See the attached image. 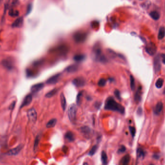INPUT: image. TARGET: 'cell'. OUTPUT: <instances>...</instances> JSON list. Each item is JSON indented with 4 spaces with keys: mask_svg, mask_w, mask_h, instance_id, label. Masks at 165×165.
<instances>
[{
    "mask_svg": "<svg viewBox=\"0 0 165 165\" xmlns=\"http://www.w3.org/2000/svg\"><path fill=\"white\" fill-rule=\"evenodd\" d=\"M65 139L69 142H73L75 140V137L74 134L71 131L67 132L65 135Z\"/></svg>",
    "mask_w": 165,
    "mask_h": 165,
    "instance_id": "18",
    "label": "cell"
},
{
    "mask_svg": "<svg viewBox=\"0 0 165 165\" xmlns=\"http://www.w3.org/2000/svg\"><path fill=\"white\" fill-rule=\"evenodd\" d=\"M81 133L86 137H90L92 134V130L88 127H83L80 129Z\"/></svg>",
    "mask_w": 165,
    "mask_h": 165,
    "instance_id": "12",
    "label": "cell"
},
{
    "mask_svg": "<svg viewBox=\"0 0 165 165\" xmlns=\"http://www.w3.org/2000/svg\"><path fill=\"white\" fill-rule=\"evenodd\" d=\"M137 114L139 115H142L143 114V109L142 107H139L137 110Z\"/></svg>",
    "mask_w": 165,
    "mask_h": 165,
    "instance_id": "38",
    "label": "cell"
},
{
    "mask_svg": "<svg viewBox=\"0 0 165 165\" xmlns=\"http://www.w3.org/2000/svg\"><path fill=\"white\" fill-rule=\"evenodd\" d=\"M130 161V157L129 155H127L123 157L121 159L119 165H129Z\"/></svg>",
    "mask_w": 165,
    "mask_h": 165,
    "instance_id": "17",
    "label": "cell"
},
{
    "mask_svg": "<svg viewBox=\"0 0 165 165\" xmlns=\"http://www.w3.org/2000/svg\"><path fill=\"white\" fill-rule=\"evenodd\" d=\"M161 57H162V62H163V64H165V54H162L161 55Z\"/></svg>",
    "mask_w": 165,
    "mask_h": 165,
    "instance_id": "41",
    "label": "cell"
},
{
    "mask_svg": "<svg viewBox=\"0 0 165 165\" xmlns=\"http://www.w3.org/2000/svg\"><path fill=\"white\" fill-rule=\"evenodd\" d=\"M27 117L29 121L31 122H35L37 119V113L34 108H30L27 111Z\"/></svg>",
    "mask_w": 165,
    "mask_h": 165,
    "instance_id": "7",
    "label": "cell"
},
{
    "mask_svg": "<svg viewBox=\"0 0 165 165\" xmlns=\"http://www.w3.org/2000/svg\"><path fill=\"white\" fill-rule=\"evenodd\" d=\"M104 108L106 110L117 112L121 114L125 113V108L117 103L112 97H109L105 101Z\"/></svg>",
    "mask_w": 165,
    "mask_h": 165,
    "instance_id": "1",
    "label": "cell"
},
{
    "mask_svg": "<svg viewBox=\"0 0 165 165\" xmlns=\"http://www.w3.org/2000/svg\"><path fill=\"white\" fill-rule=\"evenodd\" d=\"M106 81L105 79H101L98 82V85H99V86H101V87L104 86L106 84Z\"/></svg>",
    "mask_w": 165,
    "mask_h": 165,
    "instance_id": "34",
    "label": "cell"
},
{
    "mask_svg": "<svg viewBox=\"0 0 165 165\" xmlns=\"http://www.w3.org/2000/svg\"><path fill=\"white\" fill-rule=\"evenodd\" d=\"M57 122V120L56 119H52L50 120L46 124V127L47 128H54Z\"/></svg>",
    "mask_w": 165,
    "mask_h": 165,
    "instance_id": "25",
    "label": "cell"
},
{
    "mask_svg": "<svg viewBox=\"0 0 165 165\" xmlns=\"http://www.w3.org/2000/svg\"><path fill=\"white\" fill-rule=\"evenodd\" d=\"M130 88L132 91L135 89V81L134 77L131 75L130 76Z\"/></svg>",
    "mask_w": 165,
    "mask_h": 165,
    "instance_id": "29",
    "label": "cell"
},
{
    "mask_svg": "<svg viewBox=\"0 0 165 165\" xmlns=\"http://www.w3.org/2000/svg\"><path fill=\"white\" fill-rule=\"evenodd\" d=\"M73 84L76 87H82L86 84V81L83 77H78L72 81Z\"/></svg>",
    "mask_w": 165,
    "mask_h": 165,
    "instance_id": "8",
    "label": "cell"
},
{
    "mask_svg": "<svg viewBox=\"0 0 165 165\" xmlns=\"http://www.w3.org/2000/svg\"><path fill=\"white\" fill-rule=\"evenodd\" d=\"M60 75L61 74L60 73H58L52 76L47 80L46 83L49 85H54L56 84L59 80Z\"/></svg>",
    "mask_w": 165,
    "mask_h": 165,
    "instance_id": "10",
    "label": "cell"
},
{
    "mask_svg": "<svg viewBox=\"0 0 165 165\" xmlns=\"http://www.w3.org/2000/svg\"><path fill=\"white\" fill-rule=\"evenodd\" d=\"M77 107L75 104H72L68 109V116L71 121L74 120L77 113Z\"/></svg>",
    "mask_w": 165,
    "mask_h": 165,
    "instance_id": "4",
    "label": "cell"
},
{
    "mask_svg": "<svg viewBox=\"0 0 165 165\" xmlns=\"http://www.w3.org/2000/svg\"><path fill=\"white\" fill-rule=\"evenodd\" d=\"M101 159L103 165H107L108 163V157L105 151H102L101 152Z\"/></svg>",
    "mask_w": 165,
    "mask_h": 165,
    "instance_id": "20",
    "label": "cell"
},
{
    "mask_svg": "<svg viewBox=\"0 0 165 165\" xmlns=\"http://www.w3.org/2000/svg\"><path fill=\"white\" fill-rule=\"evenodd\" d=\"M163 109V104L162 102H158L154 109V112L155 115H158L160 114Z\"/></svg>",
    "mask_w": 165,
    "mask_h": 165,
    "instance_id": "15",
    "label": "cell"
},
{
    "mask_svg": "<svg viewBox=\"0 0 165 165\" xmlns=\"http://www.w3.org/2000/svg\"><path fill=\"white\" fill-rule=\"evenodd\" d=\"M164 81L162 78H159L158 79L155 83V86L158 89H160L162 88V87L163 86Z\"/></svg>",
    "mask_w": 165,
    "mask_h": 165,
    "instance_id": "26",
    "label": "cell"
},
{
    "mask_svg": "<svg viewBox=\"0 0 165 165\" xmlns=\"http://www.w3.org/2000/svg\"><path fill=\"white\" fill-rule=\"evenodd\" d=\"M153 65L154 71L156 73H158L160 71L161 68V63L159 55H157L154 58Z\"/></svg>",
    "mask_w": 165,
    "mask_h": 165,
    "instance_id": "6",
    "label": "cell"
},
{
    "mask_svg": "<svg viewBox=\"0 0 165 165\" xmlns=\"http://www.w3.org/2000/svg\"><path fill=\"white\" fill-rule=\"evenodd\" d=\"M93 56L94 59L100 61L101 62H105L106 61V59L104 55L102 54V51L101 48L98 46L97 47H95L93 51Z\"/></svg>",
    "mask_w": 165,
    "mask_h": 165,
    "instance_id": "2",
    "label": "cell"
},
{
    "mask_svg": "<svg viewBox=\"0 0 165 165\" xmlns=\"http://www.w3.org/2000/svg\"><path fill=\"white\" fill-rule=\"evenodd\" d=\"M58 90V88H54V89L51 90L50 91H49L47 93H46V94L45 95V97L48 98H50L52 97H53L54 95H55L57 93Z\"/></svg>",
    "mask_w": 165,
    "mask_h": 165,
    "instance_id": "24",
    "label": "cell"
},
{
    "mask_svg": "<svg viewBox=\"0 0 165 165\" xmlns=\"http://www.w3.org/2000/svg\"><path fill=\"white\" fill-rule=\"evenodd\" d=\"M40 137L39 135H38L36 137V138L35 139V141H34V151H36L38 148V144L40 142Z\"/></svg>",
    "mask_w": 165,
    "mask_h": 165,
    "instance_id": "31",
    "label": "cell"
},
{
    "mask_svg": "<svg viewBox=\"0 0 165 165\" xmlns=\"http://www.w3.org/2000/svg\"><path fill=\"white\" fill-rule=\"evenodd\" d=\"M115 96L119 100H121V96H120V93L118 90H116L115 91Z\"/></svg>",
    "mask_w": 165,
    "mask_h": 165,
    "instance_id": "37",
    "label": "cell"
},
{
    "mask_svg": "<svg viewBox=\"0 0 165 165\" xmlns=\"http://www.w3.org/2000/svg\"><path fill=\"white\" fill-rule=\"evenodd\" d=\"M145 49L146 53L151 56L155 55L157 51V46L155 43H150L147 44Z\"/></svg>",
    "mask_w": 165,
    "mask_h": 165,
    "instance_id": "5",
    "label": "cell"
},
{
    "mask_svg": "<svg viewBox=\"0 0 165 165\" xmlns=\"http://www.w3.org/2000/svg\"><path fill=\"white\" fill-rule=\"evenodd\" d=\"M126 148L125 146H124V145H122V146H121L118 149V152H118V153L119 154H122V153H124V152L126 151Z\"/></svg>",
    "mask_w": 165,
    "mask_h": 165,
    "instance_id": "35",
    "label": "cell"
},
{
    "mask_svg": "<svg viewBox=\"0 0 165 165\" xmlns=\"http://www.w3.org/2000/svg\"><path fill=\"white\" fill-rule=\"evenodd\" d=\"M15 102L14 101V102H13V103L10 105V109H11V110L13 109L14 108V106H15Z\"/></svg>",
    "mask_w": 165,
    "mask_h": 165,
    "instance_id": "42",
    "label": "cell"
},
{
    "mask_svg": "<svg viewBox=\"0 0 165 165\" xmlns=\"http://www.w3.org/2000/svg\"><path fill=\"white\" fill-rule=\"evenodd\" d=\"M60 103L61 105V107L63 110L65 111L66 108V98L65 97L64 94L63 93H61L60 96Z\"/></svg>",
    "mask_w": 165,
    "mask_h": 165,
    "instance_id": "19",
    "label": "cell"
},
{
    "mask_svg": "<svg viewBox=\"0 0 165 165\" xmlns=\"http://www.w3.org/2000/svg\"><path fill=\"white\" fill-rule=\"evenodd\" d=\"M31 7H32L31 5V4H29L28 6V9L27 10V14H29L30 13V12L31 11Z\"/></svg>",
    "mask_w": 165,
    "mask_h": 165,
    "instance_id": "40",
    "label": "cell"
},
{
    "mask_svg": "<svg viewBox=\"0 0 165 165\" xmlns=\"http://www.w3.org/2000/svg\"><path fill=\"white\" fill-rule=\"evenodd\" d=\"M77 70H78V66L76 65H72V66L68 67L66 69V71L68 72L72 73V72H76Z\"/></svg>",
    "mask_w": 165,
    "mask_h": 165,
    "instance_id": "27",
    "label": "cell"
},
{
    "mask_svg": "<svg viewBox=\"0 0 165 165\" xmlns=\"http://www.w3.org/2000/svg\"><path fill=\"white\" fill-rule=\"evenodd\" d=\"M87 35L86 33L82 31H78L74 33L73 36L74 41L77 43H82L86 40Z\"/></svg>",
    "mask_w": 165,
    "mask_h": 165,
    "instance_id": "3",
    "label": "cell"
},
{
    "mask_svg": "<svg viewBox=\"0 0 165 165\" xmlns=\"http://www.w3.org/2000/svg\"><path fill=\"white\" fill-rule=\"evenodd\" d=\"M83 165H88V164L87 163V162H85V163H84V164H83Z\"/></svg>",
    "mask_w": 165,
    "mask_h": 165,
    "instance_id": "43",
    "label": "cell"
},
{
    "mask_svg": "<svg viewBox=\"0 0 165 165\" xmlns=\"http://www.w3.org/2000/svg\"><path fill=\"white\" fill-rule=\"evenodd\" d=\"M150 16L155 20H158L160 17V14L156 11L151 12L150 13Z\"/></svg>",
    "mask_w": 165,
    "mask_h": 165,
    "instance_id": "22",
    "label": "cell"
},
{
    "mask_svg": "<svg viewBox=\"0 0 165 165\" xmlns=\"http://www.w3.org/2000/svg\"><path fill=\"white\" fill-rule=\"evenodd\" d=\"M144 155V153H143V151L142 150H141V149H139L138 150V155L140 157V156H143Z\"/></svg>",
    "mask_w": 165,
    "mask_h": 165,
    "instance_id": "39",
    "label": "cell"
},
{
    "mask_svg": "<svg viewBox=\"0 0 165 165\" xmlns=\"http://www.w3.org/2000/svg\"><path fill=\"white\" fill-rule=\"evenodd\" d=\"M43 86L44 84L43 83H38L31 86L30 90L32 92L36 93L40 91L43 88Z\"/></svg>",
    "mask_w": 165,
    "mask_h": 165,
    "instance_id": "14",
    "label": "cell"
},
{
    "mask_svg": "<svg viewBox=\"0 0 165 165\" xmlns=\"http://www.w3.org/2000/svg\"></svg>",
    "mask_w": 165,
    "mask_h": 165,
    "instance_id": "44",
    "label": "cell"
},
{
    "mask_svg": "<svg viewBox=\"0 0 165 165\" xmlns=\"http://www.w3.org/2000/svg\"><path fill=\"white\" fill-rule=\"evenodd\" d=\"M129 131L132 137L135 136L136 134V129L133 127H129Z\"/></svg>",
    "mask_w": 165,
    "mask_h": 165,
    "instance_id": "33",
    "label": "cell"
},
{
    "mask_svg": "<svg viewBox=\"0 0 165 165\" xmlns=\"http://www.w3.org/2000/svg\"><path fill=\"white\" fill-rule=\"evenodd\" d=\"M19 14V12L18 10H15L14 9H11L9 10V14L10 16H12V17H16L18 16V15Z\"/></svg>",
    "mask_w": 165,
    "mask_h": 165,
    "instance_id": "28",
    "label": "cell"
},
{
    "mask_svg": "<svg viewBox=\"0 0 165 165\" xmlns=\"http://www.w3.org/2000/svg\"><path fill=\"white\" fill-rule=\"evenodd\" d=\"M23 24V18L22 17H18L16 20H15L12 24V27L14 28H20L21 27Z\"/></svg>",
    "mask_w": 165,
    "mask_h": 165,
    "instance_id": "16",
    "label": "cell"
},
{
    "mask_svg": "<svg viewBox=\"0 0 165 165\" xmlns=\"http://www.w3.org/2000/svg\"><path fill=\"white\" fill-rule=\"evenodd\" d=\"M32 100V97L31 94H29L27 95L22 102L20 108H23L25 106H27L30 104Z\"/></svg>",
    "mask_w": 165,
    "mask_h": 165,
    "instance_id": "11",
    "label": "cell"
},
{
    "mask_svg": "<svg viewBox=\"0 0 165 165\" xmlns=\"http://www.w3.org/2000/svg\"><path fill=\"white\" fill-rule=\"evenodd\" d=\"M141 90H142L141 87L138 88V89L135 93V97H134V100L136 102H138V101L139 102L141 99Z\"/></svg>",
    "mask_w": 165,
    "mask_h": 165,
    "instance_id": "23",
    "label": "cell"
},
{
    "mask_svg": "<svg viewBox=\"0 0 165 165\" xmlns=\"http://www.w3.org/2000/svg\"><path fill=\"white\" fill-rule=\"evenodd\" d=\"M98 149V146L97 145H94L93 147L91 148L90 151H89L88 155L90 156H92L95 155V154L96 153Z\"/></svg>",
    "mask_w": 165,
    "mask_h": 165,
    "instance_id": "32",
    "label": "cell"
},
{
    "mask_svg": "<svg viewBox=\"0 0 165 165\" xmlns=\"http://www.w3.org/2000/svg\"><path fill=\"white\" fill-rule=\"evenodd\" d=\"M22 146L21 145L17 146L7 152V155L8 156H15L18 155L21 150Z\"/></svg>",
    "mask_w": 165,
    "mask_h": 165,
    "instance_id": "13",
    "label": "cell"
},
{
    "mask_svg": "<svg viewBox=\"0 0 165 165\" xmlns=\"http://www.w3.org/2000/svg\"><path fill=\"white\" fill-rule=\"evenodd\" d=\"M165 36V28L164 27H161L159 29L158 34V39L159 40L163 39Z\"/></svg>",
    "mask_w": 165,
    "mask_h": 165,
    "instance_id": "21",
    "label": "cell"
},
{
    "mask_svg": "<svg viewBox=\"0 0 165 165\" xmlns=\"http://www.w3.org/2000/svg\"><path fill=\"white\" fill-rule=\"evenodd\" d=\"M2 64L4 67L8 70H11L13 68V62L11 58L4 59L2 61Z\"/></svg>",
    "mask_w": 165,
    "mask_h": 165,
    "instance_id": "9",
    "label": "cell"
},
{
    "mask_svg": "<svg viewBox=\"0 0 165 165\" xmlns=\"http://www.w3.org/2000/svg\"><path fill=\"white\" fill-rule=\"evenodd\" d=\"M85 58V56L83 55H75L74 57V60L76 61H81L84 60Z\"/></svg>",
    "mask_w": 165,
    "mask_h": 165,
    "instance_id": "30",
    "label": "cell"
},
{
    "mask_svg": "<svg viewBox=\"0 0 165 165\" xmlns=\"http://www.w3.org/2000/svg\"><path fill=\"white\" fill-rule=\"evenodd\" d=\"M82 96V92H79L77 96V99H76V101H77V103L78 104H79V103H80L81 101V97Z\"/></svg>",
    "mask_w": 165,
    "mask_h": 165,
    "instance_id": "36",
    "label": "cell"
}]
</instances>
